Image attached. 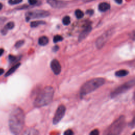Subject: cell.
Returning a JSON list of instances; mask_svg holds the SVG:
<instances>
[{
	"instance_id": "cell-28",
	"label": "cell",
	"mask_w": 135,
	"mask_h": 135,
	"mask_svg": "<svg viewBox=\"0 0 135 135\" xmlns=\"http://www.w3.org/2000/svg\"><path fill=\"white\" fill-rule=\"evenodd\" d=\"M8 30L5 26L2 30V31H1V33H2V34H3V35H5V34H6V33H7V31H8Z\"/></svg>"
},
{
	"instance_id": "cell-10",
	"label": "cell",
	"mask_w": 135,
	"mask_h": 135,
	"mask_svg": "<svg viewBox=\"0 0 135 135\" xmlns=\"http://www.w3.org/2000/svg\"><path fill=\"white\" fill-rule=\"evenodd\" d=\"M47 2L51 7L55 8H62L66 5L64 2L59 0H47Z\"/></svg>"
},
{
	"instance_id": "cell-33",
	"label": "cell",
	"mask_w": 135,
	"mask_h": 135,
	"mask_svg": "<svg viewBox=\"0 0 135 135\" xmlns=\"http://www.w3.org/2000/svg\"><path fill=\"white\" fill-rule=\"evenodd\" d=\"M4 53V49L1 48L0 49V56H1Z\"/></svg>"
},
{
	"instance_id": "cell-5",
	"label": "cell",
	"mask_w": 135,
	"mask_h": 135,
	"mask_svg": "<svg viewBox=\"0 0 135 135\" xmlns=\"http://www.w3.org/2000/svg\"><path fill=\"white\" fill-rule=\"evenodd\" d=\"M134 86H135V78L128 81L127 82L114 89L111 92L110 97L111 98H114L120 94L126 92Z\"/></svg>"
},
{
	"instance_id": "cell-34",
	"label": "cell",
	"mask_w": 135,
	"mask_h": 135,
	"mask_svg": "<svg viewBox=\"0 0 135 135\" xmlns=\"http://www.w3.org/2000/svg\"><path fill=\"white\" fill-rule=\"evenodd\" d=\"M4 72V70L2 68H0V75H1L2 74H3Z\"/></svg>"
},
{
	"instance_id": "cell-20",
	"label": "cell",
	"mask_w": 135,
	"mask_h": 135,
	"mask_svg": "<svg viewBox=\"0 0 135 135\" xmlns=\"http://www.w3.org/2000/svg\"><path fill=\"white\" fill-rule=\"evenodd\" d=\"M62 40H63V37L60 35H56L53 37V42L54 43H57Z\"/></svg>"
},
{
	"instance_id": "cell-18",
	"label": "cell",
	"mask_w": 135,
	"mask_h": 135,
	"mask_svg": "<svg viewBox=\"0 0 135 135\" xmlns=\"http://www.w3.org/2000/svg\"><path fill=\"white\" fill-rule=\"evenodd\" d=\"M75 15L78 18H81L84 16V13L80 9H76L75 11Z\"/></svg>"
},
{
	"instance_id": "cell-21",
	"label": "cell",
	"mask_w": 135,
	"mask_h": 135,
	"mask_svg": "<svg viewBox=\"0 0 135 135\" xmlns=\"http://www.w3.org/2000/svg\"><path fill=\"white\" fill-rule=\"evenodd\" d=\"M14 26H15V24L13 22H9L6 24V25H5V27L8 30H12V28H14Z\"/></svg>"
},
{
	"instance_id": "cell-24",
	"label": "cell",
	"mask_w": 135,
	"mask_h": 135,
	"mask_svg": "<svg viewBox=\"0 0 135 135\" xmlns=\"http://www.w3.org/2000/svg\"><path fill=\"white\" fill-rule=\"evenodd\" d=\"M22 2V0H9L8 3L11 5H14V4H19Z\"/></svg>"
},
{
	"instance_id": "cell-38",
	"label": "cell",
	"mask_w": 135,
	"mask_h": 135,
	"mask_svg": "<svg viewBox=\"0 0 135 135\" xmlns=\"http://www.w3.org/2000/svg\"><path fill=\"white\" fill-rule=\"evenodd\" d=\"M132 135H135V131H134V132L132 134Z\"/></svg>"
},
{
	"instance_id": "cell-1",
	"label": "cell",
	"mask_w": 135,
	"mask_h": 135,
	"mask_svg": "<svg viewBox=\"0 0 135 135\" xmlns=\"http://www.w3.org/2000/svg\"><path fill=\"white\" fill-rule=\"evenodd\" d=\"M25 115L24 111L20 108L14 109L11 112L8 126L11 132L14 135H18L22 131L24 125Z\"/></svg>"
},
{
	"instance_id": "cell-17",
	"label": "cell",
	"mask_w": 135,
	"mask_h": 135,
	"mask_svg": "<svg viewBox=\"0 0 135 135\" xmlns=\"http://www.w3.org/2000/svg\"><path fill=\"white\" fill-rule=\"evenodd\" d=\"M45 22L42 21H33L31 23V26L32 27H35L38 26L41 24H44Z\"/></svg>"
},
{
	"instance_id": "cell-26",
	"label": "cell",
	"mask_w": 135,
	"mask_h": 135,
	"mask_svg": "<svg viewBox=\"0 0 135 135\" xmlns=\"http://www.w3.org/2000/svg\"><path fill=\"white\" fill-rule=\"evenodd\" d=\"M99 134H100L99 131L97 129L92 130L89 134V135H99Z\"/></svg>"
},
{
	"instance_id": "cell-35",
	"label": "cell",
	"mask_w": 135,
	"mask_h": 135,
	"mask_svg": "<svg viewBox=\"0 0 135 135\" xmlns=\"http://www.w3.org/2000/svg\"><path fill=\"white\" fill-rule=\"evenodd\" d=\"M2 8H3V4L0 3V11L2 9Z\"/></svg>"
},
{
	"instance_id": "cell-23",
	"label": "cell",
	"mask_w": 135,
	"mask_h": 135,
	"mask_svg": "<svg viewBox=\"0 0 135 135\" xmlns=\"http://www.w3.org/2000/svg\"><path fill=\"white\" fill-rule=\"evenodd\" d=\"M8 59H9V61L11 62H16L17 60V57L15 56H14V55H9V56H8Z\"/></svg>"
},
{
	"instance_id": "cell-30",
	"label": "cell",
	"mask_w": 135,
	"mask_h": 135,
	"mask_svg": "<svg viewBox=\"0 0 135 135\" xmlns=\"http://www.w3.org/2000/svg\"><path fill=\"white\" fill-rule=\"evenodd\" d=\"M86 13L87 14L91 15H92L93 14V11L92 9H88V10L86 11Z\"/></svg>"
},
{
	"instance_id": "cell-3",
	"label": "cell",
	"mask_w": 135,
	"mask_h": 135,
	"mask_svg": "<svg viewBox=\"0 0 135 135\" xmlns=\"http://www.w3.org/2000/svg\"><path fill=\"white\" fill-rule=\"evenodd\" d=\"M105 83V80L102 78L91 79L84 83L80 90V96L83 98L86 94L95 91Z\"/></svg>"
},
{
	"instance_id": "cell-6",
	"label": "cell",
	"mask_w": 135,
	"mask_h": 135,
	"mask_svg": "<svg viewBox=\"0 0 135 135\" xmlns=\"http://www.w3.org/2000/svg\"><path fill=\"white\" fill-rule=\"evenodd\" d=\"M49 15L50 13L46 11L33 10L26 12L25 14V17L27 21H29L31 19L46 17Z\"/></svg>"
},
{
	"instance_id": "cell-12",
	"label": "cell",
	"mask_w": 135,
	"mask_h": 135,
	"mask_svg": "<svg viewBox=\"0 0 135 135\" xmlns=\"http://www.w3.org/2000/svg\"><path fill=\"white\" fill-rule=\"evenodd\" d=\"M38 131L34 128H28L26 129L21 135H38Z\"/></svg>"
},
{
	"instance_id": "cell-36",
	"label": "cell",
	"mask_w": 135,
	"mask_h": 135,
	"mask_svg": "<svg viewBox=\"0 0 135 135\" xmlns=\"http://www.w3.org/2000/svg\"><path fill=\"white\" fill-rule=\"evenodd\" d=\"M85 2H90V1H94V0H83Z\"/></svg>"
},
{
	"instance_id": "cell-8",
	"label": "cell",
	"mask_w": 135,
	"mask_h": 135,
	"mask_svg": "<svg viewBox=\"0 0 135 135\" xmlns=\"http://www.w3.org/2000/svg\"><path fill=\"white\" fill-rule=\"evenodd\" d=\"M111 34L110 33V31H109L103 34L102 35H101L100 37H99L95 42L97 47H98V49L102 48L107 42V41L110 37Z\"/></svg>"
},
{
	"instance_id": "cell-31",
	"label": "cell",
	"mask_w": 135,
	"mask_h": 135,
	"mask_svg": "<svg viewBox=\"0 0 135 135\" xmlns=\"http://www.w3.org/2000/svg\"><path fill=\"white\" fill-rule=\"evenodd\" d=\"M59 49V47L57 45H55V46H54L53 47L52 50H53V51H54V52H56V51H58Z\"/></svg>"
},
{
	"instance_id": "cell-22",
	"label": "cell",
	"mask_w": 135,
	"mask_h": 135,
	"mask_svg": "<svg viewBox=\"0 0 135 135\" xmlns=\"http://www.w3.org/2000/svg\"><path fill=\"white\" fill-rule=\"evenodd\" d=\"M24 42V41L23 40H19V41H18L16 43V44H15V46L16 48H19V47H21V46L23 45Z\"/></svg>"
},
{
	"instance_id": "cell-25",
	"label": "cell",
	"mask_w": 135,
	"mask_h": 135,
	"mask_svg": "<svg viewBox=\"0 0 135 135\" xmlns=\"http://www.w3.org/2000/svg\"><path fill=\"white\" fill-rule=\"evenodd\" d=\"M63 135H74V132L71 129H69L64 131Z\"/></svg>"
},
{
	"instance_id": "cell-2",
	"label": "cell",
	"mask_w": 135,
	"mask_h": 135,
	"mask_svg": "<svg viewBox=\"0 0 135 135\" xmlns=\"http://www.w3.org/2000/svg\"><path fill=\"white\" fill-rule=\"evenodd\" d=\"M54 89L51 86H47L43 89L35 99L33 104L35 107L40 108L50 104L53 98Z\"/></svg>"
},
{
	"instance_id": "cell-14",
	"label": "cell",
	"mask_w": 135,
	"mask_h": 135,
	"mask_svg": "<svg viewBox=\"0 0 135 135\" xmlns=\"http://www.w3.org/2000/svg\"><path fill=\"white\" fill-rule=\"evenodd\" d=\"M128 74H129V71L124 69L118 70L115 72V75L117 77H123L127 75Z\"/></svg>"
},
{
	"instance_id": "cell-13",
	"label": "cell",
	"mask_w": 135,
	"mask_h": 135,
	"mask_svg": "<svg viewBox=\"0 0 135 135\" xmlns=\"http://www.w3.org/2000/svg\"><path fill=\"white\" fill-rule=\"evenodd\" d=\"M98 8H99V9L100 11H101V12H105V11H107L108 10H109L110 9V5L108 3L103 2V3H100L99 5Z\"/></svg>"
},
{
	"instance_id": "cell-27",
	"label": "cell",
	"mask_w": 135,
	"mask_h": 135,
	"mask_svg": "<svg viewBox=\"0 0 135 135\" xmlns=\"http://www.w3.org/2000/svg\"><path fill=\"white\" fill-rule=\"evenodd\" d=\"M129 126L131 128H134L135 127V115H134L132 121L129 123Z\"/></svg>"
},
{
	"instance_id": "cell-37",
	"label": "cell",
	"mask_w": 135,
	"mask_h": 135,
	"mask_svg": "<svg viewBox=\"0 0 135 135\" xmlns=\"http://www.w3.org/2000/svg\"><path fill=\"white\" fill-rule=\"evenodd\" d=\"M133 99H134V100L135 101V91H134V94H133Z\"/></svg>"
},
{
	"instance_id": "cell-29",
	"label": "cell",
	"mask_w": 135,
	"mask_h": 135,
	"mask_svg": "<svg viewBox=\"0 0 135 135\" xmlns=\"http://www.w3.org/2000/svg\"><path fill=\"white\" fill-rule=\"evenodd\" d=\"M28 2L31 5H34L36 3L37 0H28Z\"/></svg>"
},
{
	"instance_id": "cell-15",
	"label": "cell",
	"mask_w": 135,
	"mask_h": 135,
	"mask_svg": "<svg viewBox=\"0 0 135 135\" xmlns=\"http://www.w3.org/2000/svg\"><path fill=\"white\" fill-rule=\"evenodd\" d=\"M20 65H21V64L20 63H18L15 64L14 66H13L11 68H10L8 70V71L5 74V76H8L11 75L12 74H13L16 70V69L20 66Z\"/></svg>"
},
{
	"instance_id": "cell-7",
	"label": "cell",
	"mask_w": 135,
	"mask_h": 135,
	"mask_svg": "<svg viewBox=\"0 0 135 135\" xmlns=\"http://www.w3.org/2000/svg\"><path fill=\"white\" fill-rule=\"evenodd\" d=\"M66 111V108L64 105H60L56 110L54 116L53 118V123L56 124L58 123L63 118Z\"/></svg>"
},
{
	"instance_id": "cell-16",
	"label": "cell",
	"mask_w": 135,
	"mask_h": 135,
	"mask_svg": "<svg viewBox=\"0 0 135 135\" xmlns=\"http://www.w3.org/2000/svg\"><path fill=\"white\" fill-rule=\"evenodd\" d=\"M38 44L41 46H45L49 43V38L46 36H42L38 38Z\"/></svg>"
},
{
	"instance_id": "cell-9",
	"label": "cell",
	"mask_w": 135,
	"mask_h": 135,
	"mask_svg": "<svg viewBox=\"0 0 135 135\" xmlns=\"http://www.w3.org/2000/svg\"><path fill=\"white\" fill-rule=\"evenodd\" d=\"M50 66L52 71L55 75L59 74L61 71V66L60 63L56 59H54L51 61L50 63Z\"/></svg>"
},
{
	"instance_id": "cell-19",
	"label": "cell",
	"mask_w": 135,
	"mask_h": 135,
	"mask_svg": "<svg viewBox=\"0 0 135 135\" xmlns=\"http://www.w3.org/2000/svg\"><path fill=\"white\" fill-rule=\"evenodd\" d=\"M71 22L70 17L69 16H65L62 18V23L64 25H68Z\"/></svg>"
},
{
	"instance_id": "cell-4",
	"label": "cell",
	"mask_w": 135,
	"mask_h": 135,
	"mask_svg": "<svg viewBox=\"0 0 135 135\" xmlns=\"http://www.w3.org/2000/svg\"><path fill=\"white\" fill-rule=\"evenodd\" d=\"M125 126V117L120 115L105 130L103 135H119L123 130Z\"/></svg>"
},
{
	"instance_id": "cell-11",
	"label": "cell",
	"mask_w": 135,
	"mask_h": 135,
	"mask_svg": "<svg viewBox=\"0 0 135 135\" xmlns=\"http://www.w3.org/2000/svg\"><path fill=\"white\" fill-rule=\"evenodd\" d=\"M92 30V27L90 25H88L81 32L80 34L79 35L78 40L79 41H81L83 39H84L90 33Z\"/></svg>"
},
{
	"instance_id": "cell-32",
	"label": "cell",
	"mask_w": 135,
	"mask_h": 135,
	"mask_svg": "<svg viewBox=\"0 0 135 135\" xmlns=\"http://www.w3.org/2000/svg\"><path fill=\"white\" fill-rule=\"evenodd\" d=\"M114 1L118 4H121L122 3V0H114Z\"/></svg>"
}]
</instances>
